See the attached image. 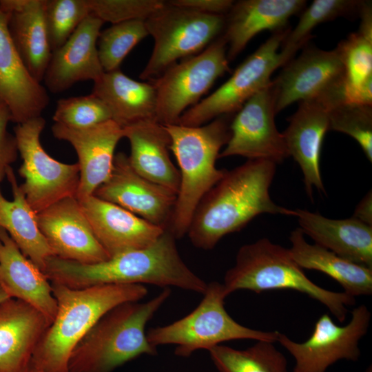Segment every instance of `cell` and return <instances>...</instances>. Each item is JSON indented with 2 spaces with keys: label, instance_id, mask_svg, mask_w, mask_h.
I'll return each instance as SVG.
<instances>
[{
  "label": "cell",
  "instance_id": "cell-1",
  "mask_svg": "<svg viewBox=\"0 0 372 372\" xmlns=\"http://www.w3.org/2000/svg\"><path fill=\"white\" fill-rule=\"evenodd\" d=\"M44 273L51 282L73 289L149 284L203 294L207 285L183 261L176 238L167 229L148 247L125 251L98 263L82 264L52 256L46 262Z\"/></svg>",
  "mask_w": 372,
  "mask_h": 372
},
{
  "label": "cell",
  "instance_id": "cell-2",
  "mask_svg": "<svg viewBox=\"0 0 372 372\" xmlns=\"http://www.w3.org/2000/svg\"><path fill=\"white\" fill-rule=\"evenodd\" d=\"M275 163L248 160L229 171L203 197L187 234L196 248L209 250L225 236L241 230L262 214L296 216V210L280 206L269 194L276 172Z\"/></svg>",
  "mask_w": 372,
  "mask_h": 372
},
{
  "label": "cell",
  "instance_id": "cell-3",
  "mask_svg": "<svg viewBox=\"0 0 372 372\" xmlns=\"http://www.w3.org/2000/svg\"><path fill=\"white\" fill-rule=\"evenodd\" d=\"M57 311L32 356L30 368L41 372H69L70 355L107 311L148 293L143 285H102L73 289L52 283Z\"/></svg>",
  "mask_w": 372,
  "mask_h": 372
},
{
  "label": "cell",
  "instance_id": "cell-4",
  "mask_svg": "<svg viewBox=\"0 0 372 372\" xmlns=\"http://www.w3.org/2000/svg\"><path fill=\"white\" fill-rule=\"evenodd\" d=\"M170 294L165 288L146 302H127L107 311L72 351L69 372H113L142 355H156L145 327Z\"/></svg>",
  "mask_w": 372,
  "mask_h": 372
},
{
  "label": "cell",
  "instance_id": "cell-5",
  "mask_svg": "<svg viewBox=\"0 0 372 372\" xmlns=\"http://www.w3.org/2000/svg\"><path fill=\"white\" fill-rule=\"evenodd\" d=\"M229 117L223 115L197 127L164 125L179 167V189L167 229L176 239L187 234L200 202L227 171L217 168L216 161L230 137Z\"/></svg>",
  "mask_w": 372,
  "mask_h": 372
},
{
  "label": "cell",
  "instance_id": "cell-6",
  "mask_svg": "<svg viewBox=\"0 0 372 372\" xmlns=\"http://www.w3.org/2000/svg\"><path fill=\"white\" fill-rule=\"evenodd\" d=\"M227 297L246 289L260 293L273 289H292L309 296L324 305L342 323L348 306L355 303L354 297L327 290L312 282L293 259L289 249L267 238L242 245L234 265L229 269L223 283Z\"/></svg>",
  "mask_w": 372,
  "mask_h": 372
},
{
  "label": "cell",
  "instance_id": "cell-7",
  "mask_svg": "<svg viewBox=\"0 0 372 372\" xmlns=\"http://www.w3.org/2000/svg\"><path fill=\"white\" fill-rule=\"evenodd\" d=\"M198 305L185 317L164 326L149 328L146 333L149 342L156 347L174 344V354L188 358L200 349L209 350L221 343L249 339L276 342L280 332L264 331L242 325L232 318L225 307L223 283L207 284Z\"/></svg>",
  "mask_w": 372,
  "mask_h": 372
},
{
  "label": "cell",
  "instance_id": "cell-8",
  "mask_svg": "<svg viewBox=\"0 0 372 372\" xmlns=\"http://www.w3.org/2000/svg\"><path fill=\"white\" fill-rule=\"evenodd\" d=\"M145 23L154 44L139 78L153 80L178 60L204 50L223 32L225 16L203 14L165 1Z\"/></svg>",
  "mask_w": 372,
  "mask_h": 372
},
{
  "label": "cell",
  "instance_id": "cell-9",
  "mask_svg": "<svg viewBox=\"0 0 372 372\" xmlns=\"http://www.w3.org/2000/svg\"><path fill=\"white\" fill-rule=\"evenodd\" d=\"M289 28L273 32L212 94L187 110L177 124L197 127L238 112L246 101L271 83V76L287 63L280 51Z\"/></svg>",
  "mask_w": 372,
  "mask_h": 372
},
{
  "label": "cell",
  "instance_id": "cell-10",
  "mask_svg": "<svg viewBox=\"0 0 372 372\" xmlns=\"http://www.w3.org/2000/svg\"><path fill=\"white\" fill-rule=\"evenodd\" d=\"M45 125L38 116L18 123L14 128L22 164L18 172L24 179L20 187L36 214L67 197L76 196L79 164H66L50 156L40 142Z\"/></svg>",
  "mask_w": 372,
  "mask_h": 372
},
{
  "label": "cell",
  "instance_id": "cell-11",
  "mask_svg": "<svg viewBox=\"0 0 372 372\" xmlns=\"http://www.w3.org/2000/svg\"><path fill=\"white\" fill-rule=\"evenodd\" d=\"M227 45L223 35L204 50L183 59L153 79L156 94V120L177 124L181 115L198 103L214 82L229 71Z\"/></svg>",
  "mask_w": 372,
  "mask_h": 372
},
{
  "label": "cell",
  "instance_id": "cell-12",
  "mask_svg": "<svg viewBox=\"0 0 372 372\" xmlns=\"http://www.w3.org/2000/svg\"><path fill=\"white\" fill-rule=\"evenodd\" d=\"M282 67L272 81L276 114L296 102L320 100L332 107L344 101V70L335 48L304 47Z\"/></svg>",
  "mask_w": 372,
  "mask_h": 372
},
{
  "label": "cell",
  "instance_id": "cell-13",
  "mask_svg": "<svg viewBox=\"0 0 372 372\" xmlns=\"http://www.w3.org/2000/svg\"><path fill=\"white\" fill-rule=\"evenodd\" d=\"M371 316L367 307L361 304L353 310L349 322L340 326L324 313L306 341L296 342L280 332L277 342L294 358L293 372H326L338 360L359 359V342L368 331Z\"/></svg>",
  "mask_w": 372,
  "mask_h": 372
},
{
  "label": "cell",
  "instance_id": "cell-14",
  "mask_svg": "<svg viewBox=\"0 0 372 372\" xmlns=\"http://www.w3.org/2000/svg\"><path fill=\"white\" fill-rule=\"evenodd\" d=\"M271 83L242 105L230 123V137L218 158L241 156L280 164L289 157L282 133L276 125Z\"/></svg>",
  "mask_w": 372,
  "mask_h": 372
},
{
  "label": "cell",
  "instance_id": "cell-15",
  "mask_svg": "<svg viewBox=\"0 0 372 372\" xmlns=\"http://www.w3.org/2000/svg\"><path fill=\"white\" fill-rule=\"evenodd\" d=\"M93 195L164 229L169 228L177 198L174 192L136 172L123 152L115 154L109 178Z\"/></svg>",
  "mask_w": 372,
  "mask_h": 372
},
{
  "label": "cell",
  "instance_id": "cell-16",
  "mask_svg": "<svg viewBox=\"0 0 372 372\" xmlns=\"http://www.w3.org/2000/svg\"><path fill=\"white\" fill-rule=\"evenodd\" d=\"M39 229L55 256L82 264L107 260L75 196L65 198L37 214Z\"/></svg>",
  "mask_w": 372,
  "mask_h": 372
},
{
  "label": "cell",
  "instance_id": "cell-17",
  "mask_svg": "<svg viewBox=\"0 0 372 372\" xmlns=\"http://www.w3.org/2000/svg\"><path fill=\"white\" fill-rule=\"evenodd\" d=\"M51 130L56 138L68 142L78 156L80 178L76 198L93 195L111 174L115 148L124 137L123 128L109 120L83 129L54 123Z\"/></svg>",
  "mask_w": 372,
  "mask_h": 372
},
{
  "label": "cell",
  "instance_id": "cell-18",
  "mask_svg": "<svg viewBox=\"0 0 372 372\" xmlns=\"http://www.w3.org/2000/svg\"><path fill=\"white\" fill-rule=\"evenodd\" d=\"M78 200L95 237L110 258L148 247L165 231L94 195Z\"/></svg>",
  "mask_w": 372,
  "mask_h": 372
},
{
  "label": "cell",
  "instance_id": "cell-19",
  "mask_svg": "<svg viewBox=\"0 0 372 372\" xmlns=\"http://www.w3.org/2000/svg\"><path fill=\"white\" fill-rule=\"evenodd\" d=\"M104 22L89 15L59 49L52 52L43 81L57 94L83 81L99 80L105 72L101 65L97 41Z\"/></svg>",
  "mask_w": 372,
  "mask_h": 372
},
{
  "label": "cell",
  "instance_id": "cell-20",
  "mask_svg": "<svg viewBox=\"0 0 372 372\" xmlns=\"http://www.w3.org/2000/svg\"><path fill=\"white\" fill-rule=\"evenodd\" d=\"M329 109L320 100L300 101L282 132L289 155L299 165L307 194L311 200L313 188L326 193L320 172V155L324 136L329 130Z\"/></svg>",
  "mask_w": 372,
  "mask_h": 372
},
{
  "label": "cell",
  "instance_id": "cell-21",
  "mask_svg": "<svg viewBox=\"0 0 372 372\" xmlns=\"http://www.w3.org/2000/svg\"><path fill=\"white\" fill-rule=\"evenodd\" d=\"M0 100L8 105L16 124L41 116L50 102L45 86L31 76L22 61L1 7Z\"/></svg>",
  "mask_w": 372,
  "mask_h": 372
},
{
  "label": "cell",
  "instance_id": "cell-22",
  "mask_svg": "<svg viewBox=\"0 0 372 372\" xmlns=\"http://www.w3.org/2000/svg\"><path fill=\"white\" fill-rule=\"evenodd\" d=\"M50 324L30 304L15 298L0 303V372H26Z\"/></svg>",
  "mask_w": 372,
  "mask_h": 372
},
{
  "label": "cell",
  "instance_id": "cell-23",
  "mask_svg": "<svg viewBox=\"0 0 372 372\" xmlns=\"http://www.w3.org/2000/svg\"><path fill=\"white\" fill-rule=\"evenodd\" d=\"M303 0H241L234 1L225 15L223 37L227 45V59L234 60L250 40L265 30L287 28L289 19L306 5Z\"/></svg>",
  "mask_w": 372,
  "mask_h": 372
},
{
  "label": "cell",
  "instance_id": "cell-24",
  "mask_svg": "<svg viewBox=\"0 0 372 372\" xmlns=\"http://www.w3.org/2000/svg\"><path fill=\"white\" fill-rule=\"evenodd\" d=\"M0 285L10 298L20 300L43 313L51 323L57 311L52 285L44 273L0 228Z\"/></svg>",
  "mask_w": 372,
  "mask_h": 372
},
{
  "label": "cell",
  "instance_id": "cell-25",
  "mask_svg": "<svg viewBox=\"0 0 372 372\" xmlns=\"http://www.w3.org/2000/svg\"><path fill=\"white\" fill-rule=\"evenodd\" d=\"M14 45L31 76L41 83L52 53L45 0H0Z\"/></svg>",
  "mask_w": 372,
  "mask_h": 372
},
{
  "label": "cell",
  "instance_id": "cell-26",
  "mask_svg": "<svg viewBox=\"0 0 372 372\" xmlns=\"http://www.w3.org/2000/svg\"><path fill=\"white\" fill-rule=\"evenodd\" d=\"M123 128L130 145L128 159L134 171L178 194L180 174L169 155L171 138L165 127L156 120H145Z\"/></svg>",
  "mask_w": 372,
  "mask_h": 372
},
{
  "label": "cell",
  "instance_id": "cell-27",
  "mask_svg": "<svg viewBox=\"0 0 372 372\" xmlns=\"http://www.w3.org/2000/svg\"><path fill=\"white\" fill-rule=\"evenodd\" d=\"M300 230L317 244L355 263L372 268V226L353 218L332 219L297 209Z\"/></svg>",
  "mask_w": 372,
  "mask_h": 372
},
{
  "label": "cell",
  "instance_id": "cell-28",
  "mask_svg": "<svg viewBox=\"0 0 372 372\" xmlns=\"http://www.w3.org/2000/svg\"><path fill=\"white\" fill-rule=\"evenodd\" d=\"M92 94L106 104L112 120L122 127L141 121L156 120V94L153 84L134 80L120 69L104 72L94 82Z\"/></svg>",
  "mask_w": 372,
  "mask_h": 372
},
{
  "label": "cell",
  "instance_id": "cell-29",
  "mask_svg": "<svg viewBox=\"0 0 372 372\" xmlns=\"http://www.w3.org/2000/svg\"><path fill=\"white\" fill-rule=\"evenodd\" d=\"M358 30L335 48L344 70V101L372 105V7L364 1Z\"/></svg>",
  "mask_w": 372,
  "mask_h": 372
},
{
  "label": "cell",
  "instance_id": "cell-30",
  "mask_svg": "<svg viewBox=\"0 0 372 372\" xmlns=\"http://www.w3.org/2000/svg\"><path fill=\"white\" fill-rule=\"evenodd\" d=\"M291 255L303 269L321 271L337 281L353 296L372 294V268L342 258L317 244H310L300 228L289 236Z\"/></svg>",
  "mask_w": 372,
  "mask_h": 372
},
{
  "label": "cell",
  "instance_id": "cell-31",
  "mask_svg": "<svg viewBox=\"0 0 372 372\" xmlns=\"http://www.w3.org/2000/svg\"><path fill=\"white\" fill-rule=\"evenodd\" d=\"M13 199L7 200L0 188V228L4 229L21 251L42 271L48 258L55 256L41 232L37 214L28 203L12 167L6 173Z\"/></svg>",
  "mask_w": 372,
  "mask_h": 372
},
{
  "label": "cell",
  "instance_id": "cell-32",
  "mask_svg": "<svg viewBox=\"0 0 372 372\" xmlns=\"http://www.w3.org/2000/svg\"><path fill=\"white\" fill-rule=\"evenodd\" d=\"M273 344L259 340L244 350L219 344L208 351L218 372H288L285 356Z\"/></svg>",
  "mask_w": 372,
  "mask_h": 372
},
{
  "label": "cell",
  "instance_id": "cell-33",
  "mask_svg": "<svg viewBox=\"0 0 372 372\" xmlns=\"http://www.w3.org/2000/svg\"><path fill=\"white\" fill-rule=\"evenodd\" d=\"M364 1L315 0L305 9L293 30L283 40L280 50L287 61L313 37L312 30L318 24L338 17H353L360 15Z\"/></svg>",
  "mask_w": 372,
  "mask_h": 372
},
{
  "label": "cell",
  "instance_id": "cell-34",
  "mask_svg": "<svg viewBox=\"0 0 372 372\" xmlns=\"http://www.w3.org/2000/svg\"><path fill=\"white\" fill-rule=\"evenodd\" d=\"M149 35L145 21L131 20L112 24L101 32L98 54L105 72L119 69L123 59L141 40Z\"/></svg>",
  "mask_w": 372,
  "mask_h": 372
},
{
  "label": "cell",
  "instance_id": "cell-35",
  "mask_svg": "<svg viewBox=\"0 0 372 372\" xmlns=\"http://www.w3.org/2000/svg\"><path fill=\"white\" fill-rule=\"evenodd\" d=\"M44 15L53 52L66 42L90 12L87 0H45Z\"/></svg>",
  "mask_w": 372,
  "mask_h": 372
},
{
  "label": "cell",
  "instance_id": "cell-36",
  "mask_svg": "<svg viewBox=\"0 0 372 372\" xmlns=\"http://www.w3.org/2000/svg\"><path fill=\"white\" fill-rule=\"evenodd\" d=\"M329 130L347 134L372 163V105L340 103L329 110Z\"/></svg>",
  "mask_w": 372,
  "mask_h": 372
},
{
  "label": "cell",
  "instance_id": "cell-37",
  "mask_svg": "<svg viewBox=\"0 0 372 372\" xmlns=\"http://www.w3.org/2000/svg\"><path fill=\"white\" fill-rule=\"evenodd\" d=\"M112 120L106 104L93 94L57 101L53 121L68 127L83 129Z\"/></svg>",
  "mask_w": 372,
  "mask_h": 372
},
{
  "label": "cell",
  "instance_id": "cell-38",
  "mask_svg": "<svg viewBox=\"0 0 372 372\" xmlns=\"http://www.w3.org/2000/svg\"><path fill=\"white\" fill-rule=\"evenodd\" d=\"M90 14L112 24L131 20L145 21L162 8L161 0H87Z\"/></svg>",
  "mask_w": 372,
  "mask_h": 372
},
{
  "label": "cell",
  "instance_id": "cell-39",
  "mask_svg": "<svg viewBox=\"0 0 372 372\" xmlns=\"http://www.w3.org/2000/svg\"><path fill=\"white\" fill-rule=\"evenodd\" d=\"M10 121L11 112L8 105L0 100V183L6 178L8 168L19 154L16 138L8 130Z\"/></svg>",
  "mask_w": 372,
  "mask_h": 372
},
{
  "label": "cell",
  "instance_id": "cell-40",
  "mask_svg": "<svg viewBox=\"0 0 372 372\" xmlns=\"http://www.w3.org/2000/svg\"><path fill=\"white\" fill-rule=\"evenodd\" d=\"M167 3L207 14L225 16L234 1L231 0H171Z\"/></svg>",
  "mask_w": 372,
  "mask_h": 372
},
{
  "label": "cell",
  "instance_id": "cell-41",
  "mask_svg": "<svg viewBox=\"0 0 372 372\" xmlns=\"http://www.w3.org/2000/svg\"><path fill=\"white\" fill-rule=\"evenodd\" d=\"M353 217L372 226V192L371 190L358 204Z\"/></svg>",
  "mask_w": 372,
  "mask_h": 372
},
{
  "label": "cell",
  "instance_id": "cell-42",
  "mask_svg": "<svg viewBox=\"0 0 372 372\" xmlns=\"http://www.w3.org/2000/svg\"><path fill=\"white\" fill-rule=\"evenodd\" d=\"M10 298L5 290L0 285V303Z\"/></svg>",
  "mask_w": 372,
  "mask_h": 372
},
{
  "label": "cell",
  "instance_id": "cell-43",
  "mask_svg": "<svg viewBox=\"0 0 372 372\" xmlns=\"http://www.w3.org/2000/svg\"><path fill=\"white\" fill-rule=\"evenodd\" d=\"M26 372H41V371L34 370V369H29Z\"/></svg>",
  "mask_w": 372,
  "mask_h": 372
},
{
  "label": "cell",
  "instance_id": "cell-44",
  "mask_svg": "<svg viewBox=\"0 0 372 372\" xmlns=\"http://www.w3.org/2000/svg\"><path fill=\"white\" fill-rule=\"evenodd\" d=\"M366 372H371V369H368Z\"/></svg>",
  "mask_w": 372,
  "mask_h": 372
}]
</instances>
